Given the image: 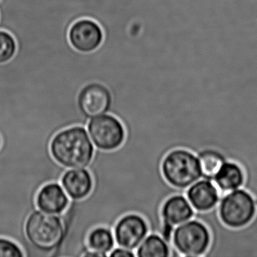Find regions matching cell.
<instances>
[{
  "mask_svg": "<svg viewBox=\"0 0 257 257\" xmlns=\"http://www.w3.org/2000/svg\"><path fill=\"white\" fill-rule=\"evenodd\" d=\"M0 257H25L19 243L8 237H0Z\"/></svg>",
  "mask_w": 257,
  "mask_h": 257,
  "instance_id": "cell-19",
  "label": "cell"
},
{
  "mask_svg": "<svg viewBox=\"0 0 257 257\" xmlns=\"http://www.w3.org/2000/svg\"><path fill=\"white\" fill-rule=\"evenodd\" d=\"M201 175L204 179L213 180L227 159L223 153L214 148H205L197 153Z\"/></svg>",
  "mask_w": 257,
  "mask_h": 257,
  "instance_id": "cell-16",
  "label": "cell"
},
{
  "mask_svg": "<svg viewBox=\"0 0 257 257\" xmlns=\"http://www.w3.org/2000/svg\"><path fill=\"white\" fill-rule=\"evenodd\" d=\"M60 183L70 199L81 200L91 193L94 181L88 168H70L63 174Z\"/></svg>",
  "mask_w": 257,
  "mask_h": 257,
  "instance_id": "cell-13",
  "label": "cell"
},
{
  "mask_svg": "<svg viewBox=\"0 0 257 257\" xmlns=\"http://www.w3.org/2000/svg\"><path fill=\"white\" fill-rule=\"evenodd\" d=\"M70 201V197L58 182L43 185L36 197L37 208L52 214H63L68 207Z\"/></svg>",
  "mask_w": 257,
  "mask_h": 257,
  "instance_id": "cell-12",
  "label": "cell"
},
{
  "mask_svg": "<svg viewBox=\"0 0 257 257\" xmlns=\"http://www.w3.org/2000/svg\"><path fill=\"white\" fill-rule=\"evenodd\" d=\"M245 173L237 162L227 160L220 171L213 179L215 185L224 195L231 191L243 187L245 183Z\"/></svg>",
  "mask_w": 257,
  "mask_h": 257,
  "instance_id": "cell-14",
  "label": "cell"
},
{
  "mask_svg": "<svg viewBox=\"0 0 257 257\" xmlns=\"http://www.w3.org/2000/svg\"><path fill=\"white\" fill-rule=\"evenodd\" d=\"M109 257H135L136 253L135 251L122 246H117L114 247L109 253Z\"/></svg>",
  "mask_w": 257,
  "mask_h": 257,
  "instance_id": "cell-20",
  "label": "cell"
},
{
  "mask_svg": "<svg viewBox=\"0 0 257 257\" xmlns=\"http://www.w3.org/2000/svg\"><path fill=\"white\" fill-rule=\"evenodd\" d=\"M137 257L171 256V246L162 236L149 233L136 249Z\"/></svg>",
  "mask_w": 257,
  "mask_h": 257,
  "instance_id": "cell-17",
  "label": "cell"
},
{
  "mask_svg": "<svg viewBox=\"0 0 257 257\" xmlns=\"http://www.w3.org/2000/svg\"><path fill=\"white\" fill-rule=\"evenodd\" d=\"M211 243L208 227L199 219H190L178 225L171 237V256H204Z\"/></svg>",
  "mask_w": 257,
  "mask_h": 257,
  "instance_id": "cell-5",
  "label": "cell"
},
{
  "mask_svg": "<svg viewBox=\"0 0 257 257\" xmlns=\"http://www.w3.org/2000/svg\"><path fill=\"white\" fill-rule=\"evenodd\" d=\"M95 149L86 127L82 125L62 129L53 137L50 144L52 157L66 169L88 168Z\"/></svg>",
  "mask_w": 257,
  "mask_h": 257,
  "instance_id": "cell-1",
  "label": "cell"
},
{
  "mask_svg": "<svg viewBox=\"0 0 257 257\" xmlns=\"http://www.w3.org/2000/svg\"><path fill=\"white\" fill-rule=\"evenodd\" d=\"M87 131L94 147L103 151L119 148L125 140V129L121 121L110 113L88 120Z\"/></svg>",
  "mask_w": 257,
  "mask_h": 257,
  "instance_id": "cell-6",
  "label": "cell"
},
{
  "mask_svg": "<svg viewBox=\"0 0 257 257\" xmlns=\"http://www.w3.org/2000/svg\"><path fill=\"white\" fill-rule=\"evenodd\" d=\"M25 232L38 256H52L62 243L65 230L61 215L36 209L27 219Z\"/></svg>",
  "mask_w": 257,
  "mask_h": 257,
  "instance_id": "cell-2",
  "label": "cell"
},
{
  "mask_svg": "<svg viewBox=\"0 0 257 257\" xmlns=\"http://www.w3.org/2000/svg\"><path fill=\"white\" fill-rule=\"evenodd\" d=\"M186 197L197 213H207L217 207L220 192L212 180H198L186 191Z\"/></svg>",
  "mask_w": 257,
  "mask_h": 257,
  "instance_id": "cell-11",
  "label": "cell"
},
{
  "mask_svg": "<svg viewBox=\"0 0 257 257\" xmlns=\"http://www.w3.org/2000/svg\"><path fill=\"white\" fill-rule=\"evenodd\" d=\"M195 213V210L185 195L175 194L168 197L164 201L160 210L162 222L161 236L171 244L174 228L192 219Z\"/></svg>",
  "mask_w": 257,
  "mask_h": 257,
  "instance_id": "cell-8",
  "label": "cell"
},
{
  "mask_svg": "<svg viewBox=\"0 0 257 257\" xmlns=\"http://www.w3.org/2000/svg\"><path fill=\"white\" fill-rule=\"evenodd\" d=\"M256 213L255 198L243 188L224 194L217 205L219 219L225 226L232 229L247 226Z\"/></svg>",
  "mask_w": 257,
  "mask_h": 257,
  "instance_id": "cell-4",
  "label": "cell"
},
{
  "mask_svg": "<svg viewBox=\"0 0 257 257\" xmlns=\"http://www.w3.org/2000/svg\"><path fill=\"white\" fill-rule=\"evenodd\" d=\"M16 40L11 34L0 31V64L8 62L16 55Z\"/></svg>",
  "mask_w": 257,
  "mask_h": 257,
  "instance_id": "cell-18",
  "label": "cell"
},
{
  "mask_svg": "<svg viewBox=\"0 0 257 257\" xmlns=\"http://www.w3.org/2000/svg\"><path fill=\"white\" fill-rule=\"evenodd\" d=\"M1 144H2V141H1V138H0V147H1Z\"/></svg>",
  "mask_w": 257,
  "mask_h": 257,
  "instance_id": "cell-21",
  "label": "cell"
},
{
  "mask_svg": "<svg viewBox=\"0 0 257 257\" xmlns=\"http://www.w3.org/2000/svg\"><path fill=\"white\" fill-rule=\"evenodd\" d=\"M112 231L117 246L135 250L148 235L150 228L141 215L131 213L121 216Z\"/></svg>",
  "mask_w": 257,
  "mask_h": 257,
  "instance_id": "cell-9",
  "label": "cell"
},
{
  "mask_svg": "<svg viewBox=\"0 0 257 257\" xmlns=\"http://www.w3.org/2000/svg\"><path fill=\"white\" fill-rule=\"evenodd\" d=\"M76 101L81 113L89 120L109 113L112 103V93L104 84L93 82L79 90Z\"/></svg>",
  "mask_w": 257,
  "mask_h": 257,
  "instance_id": "cell-7",
  "label": "cell"
},
{
  "mask_svg": "<svg viewBox=\"0 0 257 257\" xmlns=\"http://www.w3.org/2000/svg\"><path fill=\"white\" fill-rule=\"evenodd\" d=\"M69 41L72 47L82 53H90L103 43V33L97 22L82 19L75 22L69 30Z\"/></svg>",
  "mask_w": 257,
  "mask_h": 257,
  "instance_id": "cell-10",
  "label": "cell"
},
{
  "mask_svg": "<svg viewBox=\"0 0 257 257\" xmlns=\"http://www.w3.org/2000/svg\"><path fill=\"white\" fill-rule=\"evenodd\" d=\"M161 171L170 186L184 192L202 177L196 154L183 148L174 149L165 155Z\"/></svg>",
  "mask_w": 257,
  "mask_h": 257,
  "instance_id": "cell-3",
  "label": "cell"
},
{
  "mask_svg": "<svg viewBox=\"0 0 257 257\" xmlns=\"http://www.w3.org/2000/svg\"><path fill=\"white\" fill-rule=\"evenodd\" d=\"M113 231L106 226H97L88 232L86 246L95 257H106L115 246Z\"/></svg>",
  "mask_w": 257,
  "mask_h": 257,
  "instance_id": "cell-15",
  "label": "cell"
}]
</instances>
